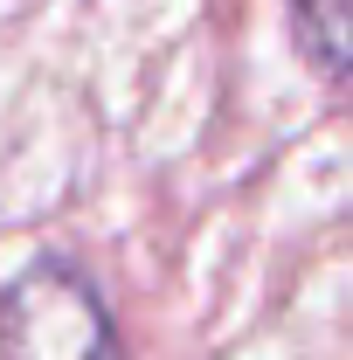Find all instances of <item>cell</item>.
Returning <instances> with one entry per match:
<instances>
[{
	"mask_svg": "<svg viewBox=\"0 0 353 360\" xmlns=\"http://www.w3.org/2000/svg\"><path fill=\"white\" fill-rule=\"evenodd\" d=\"M291 42L319 77H353V0H284Z\"/></svg>",
	"mask_w": 353,
	"mask_h": 360,
	"instance_id": "2",
	"label": "cell"
},
{
	"mask_svg": "<svg viewBox=\"0 0 353 360\" xmlns=\"http://www.w3.org/2000/svg\"><path fill=\"white\" fill-rule=\"evenodd\" d=\"M0 354L7 360H125L118 319L77 257H35L0 284Z\"/></svg>",
	"mask_w": 353,
	"mask_h": 360,
	"instance_id": "1",
	"label": "cell"
}]
</instances>
